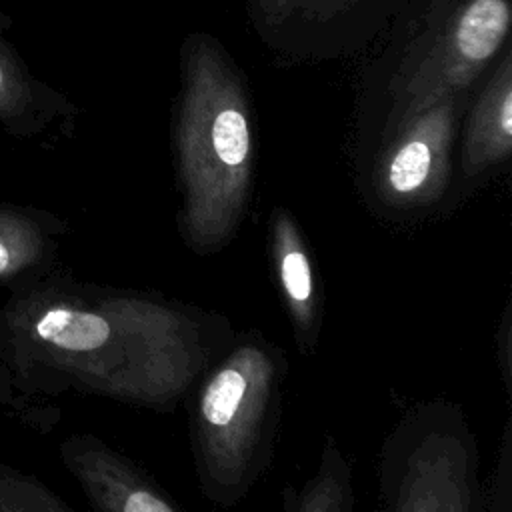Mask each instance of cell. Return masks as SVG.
<instances>
[{
	"mask_svg": "<svg viewBox=\"0 0 512 512\" xmlns=\"http://www.w3.org/2000/svg\"><path fill=\"white\" fill-rule=\"evenodd\" d=\"M356 0H260V10L268 22H280L294 14L324 18L336 14Z\"/></svg>",
	"mask_w": 512,
	"mask_h": 512,
	"instance_id": "15",
	"label": "cell"
},
{
	"mask_svg": "<svg viewBox=\"0 0 512 512\" xmlns=\"http://www.w3.org/2000/svg\"><path fill=\"white\" fill-rule=\"evenodd\" d=\"M62 234L46 214L0 204V288L14 292L52 274Z\"/></svg>",
	"mask_w": 512,
	"mask_h": 512,
	"instance_id": "9",
	"label": "cell"
},
{
	"mask_svg": "<svg viewBox=\"0 0 512 512\" xmlns=\"http://www.w3.org/2000/svg\"><path fill=\"white\" fill-rule=\"evenodd\" d=\"M280 512H354V472L332 436H326L312 476L282 490Z\"/></svg>",
	"mask_w": 512,
	"mask_h": 512,
	"instance_id": "11",
	"label": "cell"
},
{
	"mask_svg": "<svg viewBox=\"0 0 512 512\" xmlns=\"http://www.w3.org/2000/svg\"><path fill=\"white\" fill-rule=\"evenodd\" d=\"M454 98L436 102L400 124L372 174L374 200L392 214L432 208L450 184Z\"/></svg>",
	"mask_w": 512,
	"mask_h": 512,
	"instance_id": "5",
	"label": "cell"
},
{
	"mask_svg": "<svg viewBox=\"0 0 512 512\" xmlns=\"http://www.w3.org/2000/svg\"><path fill=\"white\" fill-rule=\"evenodd\" d=\"M482 512H512V420L502 428L496 462L484 484Z\"/></svg>",
	"mask_w": 512,
	"mask_h": 512,
	"instance_id": "14",
	"label": "cell"
},
{
	"mask_svg": "<svg viewBox=\"0 0 512 512\" xmlns=\"http://www.w3.org/2000/svg\"><path fill=\"white\" fill-rule=\"evenodd\" d=\"M26 94V82L0 38V116L14 112L24 102Z\"/></svg>",
	"mask_w": 512,
	"mask_h": 512,
	"instance_id": "17",
	"label": "cell"
},
{
	"mask_svg": "<svg viewBox=\"0 0 512 512\" xmlns=\"http://www.w3.org/2000/svg\"><path fill=\"white\" fill-rule=\"evenodd\" d=\"M176 168L184 246L196 256L224 250L248 210L254 142L238 76L208 38H196L186 48Z\"/></svg>",
	"mask_w": 512,
	"mask_h": 512,
	"instance_id": "2",
	"label": "cell"
},
{
	"mask_svg": "<svg viewBox=\"0 0 512 512\" xmlns=\"http://www.w3.org/2000/svg\"><path fill=\"white\" fill-rule=\"evenodd\" d=\"M288 358L262 330L236 332L188 394V432L200 494L238 506L266 474L280 428Z\"/></svg>",
	"mask_w": 512,
	"mask_h": 512,
	"instance_id": "3",
	"label": "cell"
},
{
	"mask_svg": "<svg viewBox=\"0 0 512 512\" xmlns=\"http://www.w3.org/2000/svg\"><path fill=\"white\" fill-rule=\"evenodd\" d=\"M0 512H76L32 472L0 464Z\"/></svg>",
	"mask_w": 512,
	"mask_h": 512,
	"instance_id": "12",
	"label": "cell"
},
{
	"mask_svg": "<svg viewBox=\"0 0 512 512\" xmlns=\"http://www.w3.org/2000/svg\"><path fill=\"white\" fill-rule=\"evenodd\" d=\"M0 408L6 410L16 420H20L24 426H30L38 432H50L60 420V412L56 410V406L44 400H34L16 386L8 366L2 360H0Z\"/></svg>",
	"mask_w": 512,
	"mask_h": 512,
	"instance_id": "13",
	"label": "cell"
},
{
	"mask_svg": "<svg viewBox=\"0 0 512 512\" xmlns=\"http://www.w3.org/2000/svg\"><path fill=\"white\" fill-rule=\"evenodd\" d=\"M378 512H482L478 438L466 410L434 398L410 404L382 440Z\"/></svg>",
	"mask_w": 512,
	"mask_h": 512,
	"instance_id": "4",
	"label": "cell"
},
{
	"mask_svg": "<svg viewBox=\"0 0 512 512\" xmlns=\"http://www.w3.org/2000/svg\"><path fill=\"white\" fill-rule=\"evenodd\" d=\"M270 276L288 316L296 350L312 358L324 328V288L310 244L294 214L278 206L268 218Z\"/></svg>",
	"mask_w": 512,
	"mask_h": 512,
	"instance_id": "8",
	"label": "cell"
},
{
	"mask_svg": "<svg viewBox=\"0 0 512 512\" xmlns=\"http://www.w3.org/2000/svg\"><path fill=\"white\" fill-rule=\"evenodd\" d=\"M512 152V60L504 58L476 100L462 146V170L476 178L508 160Z\"/></svg>",
	"mask_w": 512,
	"mask_h": 512,
	"instance_id": "10",
	"label": "cell"
},
{
	"mask_svg": "<svg viewBox=\"0 0 512 512\" xmlns=\"http://www.w3.org/2000/svg\"><path fill=\"white\" fill-rule=\"evenodd\" d=\"M58 452L94 512H184L146 470L100 436L70 434Z\"/></svg>",
	"mask_w": 512,
	"mask_h": 512,
	"instance_id": "7",
	"label": "cell"
},
{
	"mask_svg": "<svg viewBox=\"0 0 512 512\" xmlns=\"http://www.w3.org/2000/svg\"><path fill=\"white\" fill-rule=\"evenodd\" d=\"M236 330L216 310L58 268L0 306V360L34 400L68 392L170 412Z\"/></svg>",
	"mask_w": 512,
	"mask_h": 512,
	"instance_id": "1",
	"label": "cell"
},
{
	"mask_svg": "<svg viewBox=\"0 0 512 512\" xmlns=\"http://www.w3.org/2000/svg\"><path fill=\"white\" fill-rule=\"evenodd\" d=\"M496 368L506 398H512V298L508 296L496 324Z\"/></svg>",
	"mask_w": 512,
	"mask_h": 512,
	"instance_id": "16",
	"label": "cell"
},
{
	"mask_svg": "<svg viewBox=\"0 0 512 512\" xmlns=\"http://www.w3.org/2000/svg\"><path fill=\"white\" fill-rule=\"evenodd\" d=\"M508 28V0H468L402 90L400 124L468 88L496 56Z\"/></svg>",
	"mask_w": 512,
	"mask_h": 512,
	"instance_id": "6",
	"label": "cell"
}]
</instances>
